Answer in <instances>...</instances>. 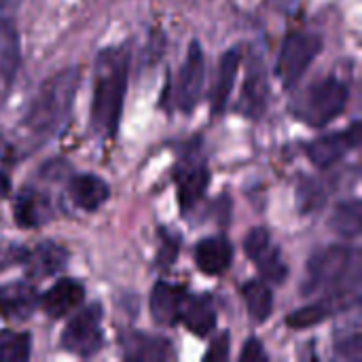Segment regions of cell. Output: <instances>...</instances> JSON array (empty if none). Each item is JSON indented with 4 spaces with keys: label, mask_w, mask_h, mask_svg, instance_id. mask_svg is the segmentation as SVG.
<instances>
[{
    "label": "cell",
    "mask_w": 362,
    "mask_h": 362,
    "mask_svg": "<svg viewBox=\"0 0 362 362\" xmlns=\"http://www.w3.org/2000/svg\"><path fill=\"white\" fill-rule=\"evenodd\" d=\"M127 49H106L95 62L93 81V102H91V129L100 136H112L123 108V98L127 89Z\"/></svg>",
    "instance_id": "cell-1"
},
{
    "label": "cell",
    "mask_w": 362,
    "mask_h": 362,
    "mask_svg": "<svg viewBox=\"0 0 362 362\" xmlns=\"http://www.w3.org/2000/svg\"><path fill=\"white\" fill-rule=\"evenodd\" d=\"M78 68H66L47 78L36 91L25 112L23 125L38 138L55 136L70 117L78 89Z\"/></svg>",
    "instance_id": "cell-2"
},
{
    "label": "cell",
    "mask_w": 362,
    "mask_h": 362,
    "mask_svg": "<svg viewBox=\"0 0 362 362\" xmlns=\"http://www.w3.org/2000/svg\"><path fill=\"white\" fill-rule=\"evenodd\" d=\"M358 252L348 246H329L318 250L308 263L303 295L329 288H348V278H358Z\"/></svg>",
    "instance_id": "cell-3"
},
{
    "label": "cell",
    "mask_w": 362,
    "mask_h": 362,
    "mask_svg": "<svg viewBox=\"0 0 362 362\" xmlns=\"http://www.w3.org/2000/svg\"><path fill=\"white\" fill-rule=\"evenodd\" d=\"M348 95V87L339 78L329 76L310 85L297 102V106L293 108V112L308 125L322 127L344 112Z\"/></svg>",
    "instance_id": "cell-4"
},
{
    "label": "cell",
    "mask_w": 362,
    "mask_h": 362,
    "mask_svg": "<svg viewBox=\"0 0 362 362\" xmlns=\"http://www.w3.org/2000/svg\"><path fill=\"white\" fill-rule=\"evenodd\" d=\"M102 305L93 303L81 312L74 314V318L66 325L62 333V348L66 352H72L76 356H93L104 346V333H102Z\"/></svg>",
    "instance_id": "cell-5"
},
{
    "label": "cell",
    "mask_w": 362,
    "mask_h": 362,
    "mask_svg": "<svg viewBox=\"0 0 362 362\" xmlns=\"http://www.w3.org/2000/svg\"><path fill=\"white\" fill-rule=\"evenodd\" d=\"M320 51H322V38L318 34L312 32L288 34L278 59V74L282 78V85L286 89L295 87Z\"/></svg>",
    "instance_id": "cell-6"
},
{
    "label": "cell",
    "mask_w": 362,
    "mask_h": 362,
    "mask_svg": "<svg viewBox=\"0 0 362 362\" xmlns=\"http://www.w3.org/2000/svg\"><path fill=\"white\" fill-rule=\"evenodd\" d=\"M204 81H206V59L199 42L189 45L187 59L176 76V87H174V106L182 112H191L204 91Z\"/></svg>",
    "instance_id": "cell-7"
},
{
    "label": "cell",
    "mask_w": 362,
    "mask_h": 362,
    "mask_svg": "<svg viewBox=\"0 0 362 362\" xmlns=\"http://www.w3.org/2000/svg\"><path fill=\"white\" fill-rule=\"evenodd\" d=\"M361 144V123H352L348 132H337L331 136H325L320 140H314L308 146V155L314 165L318 168H331L341 157H346L352 148Z\"/></svg>",
    "instance_id": "cell-8"
},
{
    "label": "cell",
    "mask_w": 362,
    "mask_h": 362,
    "mask_svg": "<svg viewBox=\"0 0 362 362\" xmlns=\"http://www.w3.org/2000/svg\"><path fill=\"white\" fill-rule=\"evenodd\" d=\"M83 299H85L83 284L70 278H62L38 299V303L49 318H64L70 312H74L83 303Z\"/></svg>",
    "instance_id": "cell-9"
},
{
    "label": "cell",
    "mask_w": 362,
    "mask_h": 362,
    "mask_svg": "<svg viewBox=\"0 0 362 362\" xmlns=\"http://www.w3.org/2000/svg\"><path fill=\"white\" fill-rule=\"evenodd\" d=\"M25 274L28 278H49L62 272L68 263V250L55 242H42L32 252H25Z\"/></svg>",
    "instance_id": "cell-10"
},
{
    "label": "cell",
    "mask_w": 362,
    "mask_h": 362,
    "mask_svg": "<svg viewBox=\"0 0 362 362\" xmlns=\"http://www.w3.org/2000/svg\"><path fill=\"white\" fill-rule=\"evenodd\" d=\"M185 303V288L157 282L151 293V316L161 327H172L180 320V310Z\"/></svg>",
    "instance_id": "cell-11"
},
{
    "label": "cell",
    "mask_w": 362,
    "mask_h": 362,
    "mask_svg": "<svg viewBox=\"0 0 362 362\" xmlns=\"http://www.w3.org/2000/svg\"><path fill=\"white\" fill-rule=\"evenodd\" d=\"M176 187H178V202L182 212L191 210L206 193L210 182V172L204 163H187L176 170Z\"/></svg>",
    "instance_id": "cell-12"
},
{
    "label": "cell",
    "mask_w": 362,
    "mask_h": 362,
    "mask_svg": "<svg viewBox=\"0 0 362 362\" xmlns=\"http://www.w3.org/2000/svg\"><path fill=\"white\" fill-rule=\"evenodd\" d=\"M38 305V293L32 284L13 282L0 286V314L11 320L28 318Z\"/></svg>",
    "instance_id": "cell-13"
},
{
    "label": "cell",
    "mask_w": 362,
    "mask_h": 362,
    "mask_svg": "<svg viewBox=\"0 0 362 362\" xmlns=\"http://www.w3.org/2000/svg\"><path fill=\"white\" fill-rule=\"evenodd\" d=\"M267 76H265V68L261 64V59H252L250 68H248V78L244 83V91H242V100H240V110L246 117H261L265 112L267 106Z\"/></svg>",
    "instance_id": "cell-14"
},
{
    "label": "cell",
    "mask_w": 362,
    "mask_h": 362,
    "mask_svg": "<svg viewBox=\"0 0 362 362\" xmlns=\"http://www.w3.org/2000/svg\"><path fill=\"white\" fill-rule=\"evenodd\" d=\"M231 259H233V248H231L229 240L223 238V235L206 238L195 248L197 267L208 276L225 274L229 269V265H231Z\"/></svg>",
    "instance_id": "cell-15"
},
{
    "label": "cell",
    "mask_w": 362,
    "mask_h": 362,
    "mask_svg": "<svg viewBox=\"0 0 362 362\" xmlns=\"http://www.w3.org/2000/svg\"><path fill=\"white\" fill-rule=\"evenodd\" d=\"M180 320L193 335H197V337L210 335L216 327V312H214L212 297L210 295L185 297V303L180 310Z\"/></svg>",
    "instance_id": "cell-16"
},
{
    "label": "cell",
    "mask_w": 362,
    "mask_h": 362,
    "mask_svg": "<svg viewBox=\"0 0 362 362\" xmlns=\"http://www.w3.org/2000/svg\"><path fill=\"white\" fill-rule=\"evenodd\" d=\"M123 354L134 362H161L172 358V348L168 339L129 333L123 337Z\"/></svg>",
    "instance_id": "cell-17"
},
{
    "label": "cell",
    "mask_w": 362,
    "mask_h": 362,
    "mask_svg": "<svg viewBox=\"0 0 362 362\" xmlns=\"http://www.w3.org/2000/svg\"><path fill=\"white\" fill-rule=\"evenodd\" d=\"M108 195H110V189L100 176L81 174L70 180V197L81 210H87V212L98 210L108 199Z\"/></svg>",
    "instance_id": "cell-18"
},
{
    "label": "cell",
    "mask_w": 362,
    "mask_h": 362,
    "mask_svg": "<svg viewBox=\"0 0 362 362\" xmlns=\"http://www.w3.org/2000/svg\"><path fill=\"white\" fill-rule=\"evenodd\" d=\"M49 216H51V204L42 193H38L34 189H23L17 195L15 221L19 227L34 229V227L42 225L45 221H49Z\"/></svg>",
    "instance_id": "cell-19"
},
{
    "label": "cell",
    "mask_w": 362,
    "mask_h": 362,
    "mask_svg": "<svg viewBox=\"0 0 362 362\" xmlns=\"http://www.w3.org/2000/svg\"><path fill=\"white\" fill-rule=\"evenodd\" d=\"M240 70V49H229L223 57H221V66H218V74H216V85L212 91V108L214 112H223L227 106V100L231 95V89L235 85V76Z\"/></svg>",
    "instance_id": "cell-20"
},
{
    "label": "cell",
    "mask_w": 362,
    "mask_h": 362,
    "mask_svg": "<svg viewBox=\"0 0 362 362\" xmlns=\"http://www.w3.org/2000/svg\"><path fill=\"white\" fill-rule=\"evenodd\" d=\"M21 64V51H19V38L11 21L0 19V76L4 81H11Z\"/></svg>",
    "instance_id": "cell-21"
},
{
    "label": "cell",
    "mask_w": 362,
    "mask_h": 362,
    "mask_svg": "<svg viewBox=\"0 0 362 362\" xmlns=\"http://www.w3.org/2000/svg\"><path fill=\"white\" fill-rule=\"evenodd\" d=\"M242 297L246 301L248 314L255 322H265L274 310V295L269 286L261 280H250L242 288Z\"/></svg>",
    "instance_id": "cell-22"
},
{
    "label": "cell",
    "mask_w": 362,
    "mask_h": 362,
    "mask_svg": "<svg viewBox=\"0 0 362 362\" xmlns=\"http://www.w3.org/2000/svg\"><path fill=\"white\" fill-rule=\"evenodd\" d=\"M331 227L341 235V238H358L362 231V204L361 199H348L341 202L333 216H331Z\"/></svg>",
    "instance_id": "cell-23"
},
{
    "label": "cell",
    "mask_w": 362,
    "mask_h": 362,
    "mask_svg": "<svg viewBox=\"0 0 362 362\" xmlns=\"http://www.w3.org/2000/svg\"><path fill=\"white\" fill-rule=\"evenodd\" d=\"M257 265V269L261 272V276L269 282H276V284H282L288 276V269L286 265L282 263V257H280V250L272 246V242L267 246H263L257 255L250 257Z\"/></svg>",
    "instance_id": "cell-24"
},
{
    "label": "cell",
    "mask_w": 362,
    "mask_h": 362,
    "mask_svg": "<svg viewBox=\"0 0 362 362\" xmlns=\"http://www.w3.org/2000/svg\"><path fill=\"white\" fill-rule=\"evenodd\" d=\"M331 314H333V303L331 301H318V303L305 305L301 310H295L286 318V325L291 329H310L314 325L325 322Z\"/></svg>",
    "instance_id": "cell-25"
},
{
    "label": "cell",
    "mask_w": 362,
    "mask_h": 362,
    "mask_svg": "<svg viewBox=\"0 0 362 362\" xmlns=\"http://www.w3.org/2000/svg\"><path fill=\"white\" fill-rule=\"evenodd\" d=\"M30 358V335L15 333L0 341V362H25Z\"/></svg>",
    "instance_id": "cell-26"
},
{
    "label": "cell",
    "mask_w": 362,
    "mask_h": 362,
    "mask_svg": "<svg viewBox=\"0 0 362 362\" xmlns=\"http://www.w3.org/2000/svg\"><path fill=\"white\" fill-rule=\"evenodd\" d=\"M229 358V335L227 333H221L214 344L210 346L208 354H206V361H227Z\"/></svg>",
    "instance_id": "cell-27"
},
{
    "label": "cell",
    "mask_w": 362,
    "mask_h": 362,
    "mask_svg": "<svg viewBox=\"0 0 362 362\" xmlns=\"http://www.w3.org/2000/svg\"><path fill=\"white\" fill-rule=\"evenodd\" d=\"M240 361H267V354H265V350H263V344L257 341V339H248V344L244 346V350H242V354H240Z\"/></svg>",
    "instance_id": "cell-28"
}]
</instances>
